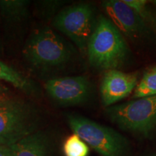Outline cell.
I'll list each match as a JSON object with an SVG mask.
<instances>
[{"label":"cell","mask_w":156,"mask_h":156,"mask_svg":"<svg viewBox=\"0 0 156 156\" xmlns=\"http://www.w3.org/2000/svg\"><path fill=\"white\" fill-rule=\"evenodd\" d=\"M86 55L90 65L98 69H119L127 62L129 48L110 20L101 15L87 44Z\"/></svg>","instance_id":"cell-1"},{"label":"cell","mask_w":156,"mask_h":156,"mask_svg":"<svg viewBox=\"0 0 156 156\" xmlns=\"http://www.w3.org/2000/svg\"><path fill=\"white\" fill-rule=\"evenodd\" d=\"M41 113L34 103L20 98L0 101V145L12 146L40 129Z\"/></svg>","instance_id":"cell-2"},{"label":"cell","mask_w":156,"mask_h":156,"mask_svg":"<svg viewBox=\"0 0 156 156\" xmlns=\"http://www.w3.org/2000/svg\"><path fill=\"white\" fill-rule=\"evenodd\" d=\"M75 54L73 46L48 27L34 31L23 48V55L35 69L47 71L65 65Z\"/></svg>","instance_id":"cell-3"},{"label":"cell","mask_w":156,"mask_h":156,"mask_svg":"<svg viewBox=\"0 0 156 156\" xmlns=\"http://www.w3.org/2000/svg\"><path fill=\"white\" fill-rule=\"evenodd\" d=\"M105 112L124 131L143 137L156 132V95L109 106Z\"/></svg>","instance_id":"cell-4"},{"label":"cell","mask_w":156,"mask_h":156,"mask_svg":"<svg viewBox=\"0 0 156 156\" xmlns=\"http://www.w3.org/2000/svg\"><path fill=\"white\" fill-rule=\"evenodd\" d=\"M67 122L73 133L101 156L128 155L127 139L112 128L78 115H68Z\"/></svg>","instance_id":"cell-5"},{"label":"cell","mask_w":156,"mask_h":156,"mask_svg":"<svg viewBox=\"0 0 156 156\" xmlns=\"http://www.w3.org/2000/svg\"><path fill=\"white\" fill-rule=\"evenodd\" d=\"M97 20L94 7L91 4L81 2L58 12L54 17L52 25L69 38L83 55H86L87 44Z\"/></svg>","instance_id":"cell-6"},{"label":"cell","mask_w":156,"mask_h":156,"mask_svg":"<svg viewBox=\"0 0 156 156\" xmlns=\"http://www.w3.org/2000/svg\"><path fill=\"white\" fill-rule=\"evenodd\" d=\"M47 94L62 106L80 105L89 100L92 86L85 76H73L51 79L45 83Z\"/></svg>","instance_id":"cell-7"},{"label":"cell","mask_w":156,"mask_h":156,"mask_svg":"<svg viewBox=\"0 0 156 156\" xmlns=\"http://www.w3.org/2000/svg\"><path fill=\"white\" fill-rule=\"evenodd\" d=\"M102 6L107 17L123 36L136 41L145 38L151 32V28L138 13L123 0L103 1Z\"/></svg>","instance_id":"cell-8"},{"label":"cell","mask_w":156,"mask_h":156,"mask_svg":"<svg viewBox=\"0 0 156 156\" xmlns=\"http://www.w3.org/2000/svg\"><path fill=\"white\" fill-rule=\"evenodd\" d=\"M137 73H124L119 69L105 71L101 83V97L106 108L128 97L137 85Z\"/></svg>","instance_id":"cell-9"},{"label":"cell","mask_w":156,"mask_h":156,"mask_svg":"<svg viewBox=\"0 0 156 156\" xmlns=\"http://www.w3.org/2000/svg\"><path fill=\"white\" fill-rule=\"evenodd\" d=\"M14 156H51L53 150L51 136L39 129L12 145Z\"/></svg>","instance_id":"cell-10"},{"label":"cell","mask_w":156,"mask_h":156,"mask_svg":"<svg viewBox=\"0 0 156 156\" xmlns=\"http://www.w3.org/2000/svg\"><path fill=\"white\" fill-rule=\"evenodd\" d=\"M0 81L11 84L15 88L30 96L40 95V89L34 81L2 61H0Z\"/></svg>","instance_id":"cell-11"},{"label":"cell","mask_w":156,"mask_h":156,"mask_svg":"<svg viewBox=\"0 0 156 156\" xmlns=\"http://www.w3.org/2000/svg\"><path fill=\"white\" fill-rule=\"evenodd\" d=\"M30 2L28 0H0L2 21L17 25L28 20L30 16Z\"/></svg>","instance_id":"cell-12"},{"label":"cell","mask_w":156,"mask_h":156,"mask_svg":"<svg viewBox=\"0 0 156 156\" xmlns=\"http://www.w3.org/2000/svg\"><path fill=\"white\" fill-rule=\"evenodd\" d=\"M156 95V64L145 71L135 87L133 98H141Z\"/></svg>","instance_id":"cell-13"},{"label":"cell","mask_w":156,"mask_h":156,"mask_svg":"<svg viewBox=\"0 0 156 156\" xmlns=\"http://www.w3.org/2000/svg\"><path fill=\"white\" fill-rule=\"evenodd\" d=\"M134 9L150 28L156 29V8L151 7V2L145 0H123Z\"/></svg>","instance_id":"cell-14"},{"label":"cell","mask_w":156,"mask_h":156,"mask_svg":"<svg viewBox=\"0 0 156 156\" xmlns=\"http://www.w3.org/2000/svg\"><path fill=\"white\" fill-rule=\"evenodd\" d=\"M63 151L65 156H88L90 153L89 146L74 133L64 141Z\"/></svg>","instance_id":"cell-15"},{"label":"cell","mask_w":156,"mask_h":156,"mask_svg":"<svg viewBox=\"0 0 156 156\" xmlns=\"http://www.w3.org/2000/svg\"><path fill=\"white\" fill-rule=\"evenodd\" d=\"M62 4L63 2L62 1H39L36 3V9L41 16L44 18H48L54 15Z\"/></svg>","instance_id":"cell-16"},{"label":"cell","mask_w":156,"mask_h":156,"mask_svg":"<svg viewBox=\"0 0 156 156\" xmlns=\"http://www.w3.org/2000/svg\"><path fill=\"white\" fill-rule=\"evenodd\" d=\"M0 156H14L12 146L0 145Z\"/></svg>","instance_id":"cell-17"},{"label":"cell","mask_w":156,"mask_h":156,"mask_svg":"<svg viewBox=\"0 0 156 156\" xmlns=\"http://www.w3.org/2000/svg\"><path fill=\"white\" fill-rule=\"evenodd\" d=\"M9 91L8 88H7V87L5 86V85H4L3 84H2L0 83V94L2 95H5L6 93Z\"/></svg>","instance_id":"cell-18"},{"label":"cell","mask_w":156,"mask_h":156,"mask_svg":"<svg viewBox=\"0 0 156 156\" xmlns=\"http://www.w3.org/2000/svg\"><path fill=\"white\" fill-rule=\"evenodd\" d=\"M1 23H2V17H1V15H0V54H1L3 51L2 38V35H1Z\"/></svg>","instance_id":"cell-19"},{"label":"cell","mask_w":156,"mask_h":156,"mask_svg":"<svg viewBox=\"0 0 156 156\" xmlns=\"http://www.w3.org/2000/svg\"><path fill=\"white\" fill-rule=\"evenodd\" d=\"M150 2H151L152 5L156 6V1H150Z\"/></svg>","instance_id":"cell-20"},{"label":"cell","mask_w":156,"mask_h":156,"mask_svg":"<svg viewBox=\"0 0 156 156\" xmlns=\"http://www.w3.org/2000/svg\"><path fill=\"white\" fill-rule=\"evenodd\" d=\"M4 98H5V95H2V94H0V101H1L2 100V99Z\"/></svg>","instance_id":"cell-21"},{"label":"cell","mask_w":156,"mask_h":156,"mask_svg":"<svg viewBox=\"0 0 156 156\" xmlns=\"http://www.w3.org/2000/svg\"><path fill=\"white\" fill-rule=\"evenodd\" d=\"M152 156H156V154H155V155H152Z\"/></svg>","instance_id":"cell-22"}]
</instances>
